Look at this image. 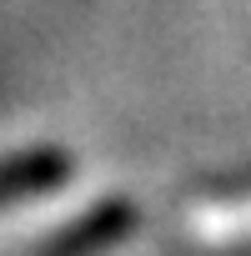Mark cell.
Here are the masks:
<instances>
[{"instance_id":"7a4b0ae2","label":"cell","mask_w":251,"mask_h":256,"mask_svg":"<svg viewBox=\"0 0 251 256\" xmlns=\"http://www.w3.org/2000/svg\"><path fill=\"white\" fill-rule=\"evenodd\" d=\"M116 221H120V211H116V206H110V211H100V216H86V221H80L70 236H56V241H50L40 256H86V251L106 246V241L120 231Z\"/></svg>"},{"instance_id":"6da1fadb","label":"cell","mask_w":251,"mask_h":256,"mask_svg":"<svg viewBox=\"0 0 251 256\" xmlns=\"http://www.w3.org/2000/svg\"><path fill=\"white\" fill-rule=\"evenodd\" d=\"M70 176V161L60 151H26V156H6L0 161V206L40 196L50 186H60Z\"/></svg>"}]
</instances>
